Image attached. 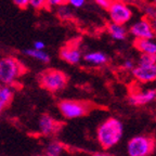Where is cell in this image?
<instances>
[{
    "label": "cell",
    "mask_w": 156,
    "mask_h": 156,
    "mask_svg": "<svg viewBox=\"0 0 156 156\" xmlns=\"http://www.w3.org/2000/svg\"><path fill=\"white\" fill-rule=\"evenodd\" d=\"M124 124L116 117H108L97 128V140L103 150H110L122 141L124 136Z\"/></svg>",
    "instance_id": "6da1fadb"
},
{
    "label": "cell",
    "mask_w": 156,
    "mask_h": 156,
    "mask_svg": "<svg viewBox=\"0 0 156 156\" xmlns=\"http://www.w3.org/2000/svg\"><path fill=\"white\" fill-rule=\"evenodd\" d=\"M39 85L50 92H60L68 83V77L64 72L56 68H47L38 75Z\"/></svg>",
    "instance_id": "7a4b0ae2"
},
{
    "label": "cell",
    "mask_w": 156,
    "mask_h": 156,
    "mask_svg": "<svg viewBox=\"0 0 156 156\" xmlns=\"http://www.w3.org/2000/svg\"><path fill=\"white\" fill-rule=\"evenodd\" d=\"M25 73V67L17 58L3 56L0 58V83L11 86Z\"/></svg>",
    "instance_id": "3957f363"
},
{
    "label": "cell",
    "mask_w": 156,
    "mask_h": 156,
    "mask_svg": "<svg viewBox=\"0 0 156 156\" xmlns=\"http://www.w3.org/2000/svg\"><path fill=\"white\" fill-rule=\"evenodd\" d=\"M156 150V140L149 134H136L127 142L128 156H151Z\"/></svg>",
    "instance_id": "277c9868"
},
{
    "label": "cell",
    "mask_w": 156,
    "mask_h": 156,
    "mask_svg": "<svg viewBox=\"0 0 156 156\" xmlns=\"http://www.w3.org/2000/svg\"><path fill=\"white\" fill-rule=\"evenodd\" d=\"M92 107L91 103L79 100H62L58 104V111L66 119H75L86 116L90 113Z\"/></svg>",
    "instance_id": "5b68a950"
},
{
    "label": "cell",
    "mask_w": 156,
    "mask_h": 156,
    "mask_svg": "<svg viewBox=\"0 0 156 156\" xmlns=\"http://www.w3.org/2000/svg\"><path fill=\"white\" fill-rule=\"evenodd\" d=\"M107 12H108L111 22L120 25H125L128 22H130L132 16H133L131 8L126 2L119 1V0H114L111 7L107 10Z\"/></svg>",
    "instance_id": "8992f818"
},
{
    "label": "cell",
    "mask_w": 156,
    "mask_h": 156,
    "mask_svg": "<svg viewBox=\"0 0 156 156\" xmlns=\"http://www.w3.org/2000/svg\"><path fill=\"white\" fill-rule=\"evenodd\" d=\"M129 34L134 39H154L156 32L152 22L147 19H141L129 27Z\"/></svg>",
    "instance_id": "52a82bcc"
},
{
    "label": "cell",
    "mask_w": 156,
    "mask_h": 156,
    "mask_svg": "<svg viewBox=\"0 0 156 156\" xmlns=\"http://www.w3.org/2000/svg\"><path fill=\"white\" fill-rule=\"evenodd\" d=\"M61 122L49 114H44L38 120V130L42 136H53L61 129Z\"/></svg>",
    "instance_id": "ba28073f"
},
{
    "label": "cell",
    "mask_w": 156,
    "mask_h": 156,
    "mask_svg": "<svg viewBox=\"0 0 156 156\" xmlns=\"http://www.w3.org/2000/svg\"><path fill=\"white\" fill-rule=\"evenodd\" d=\"M156 99V89H146L133 92L128 97V103L131 106H143Z\"/></svg>",
    "instance_id": "9c48e42d"
},
{
    "label": "cell",
    "mask_w": 156,
    "mask_h": 156,
    "mask_svg": "<svg viewBox=\"0 0 156 156\" xmlns=\"http://www.w3.org/2000/svg\"><path fill=\"white\" fill-rule=\"evenodd\" d=\"M60 58L64 62L72 65H77L83 58V52L76 44H67L61 48L60 50Z\"/></svg>",
    "instance_id": "30bf717a"
},
{
    "label": "cell",
    "mask_w": 156,
    "mask_h": 156,
    "mask_svg": "<svg viewBox=\"0 0 156 156\" xmlns=\"http://www.w3.org/2000/svg\"><path fill=\"white\" fill-rule=\"evenodd\" d=\"M131 73L132 76L140 83H153L156 81V64L146 66L136 65Z\"/></svg>",
    "instance_id": "8fae6325"
},
{
    "label": "cell",
    "mask_w": 156,
    "mask_h": 156,
    "mask_svg": "<svg viewBox=\"0 0 156 156\" xmlns=\"http://www.w3.org/2000/svg\"><path fill=\"white\" fill-rule=\"evenodd\" d=\"M107 33H108L111 38L115 41H124L129 35V29H127L125 25L111 22L107 25Z\"/></svg>",
    "instance_id": "7c38bea8"
},
{
    "label": "cell",
    "mask_w": 156,
    "mask_h": 156,
    "mask_svg": "<svg viewBox=\"0 0 156 156\" xmlns=\"http://www.w3.org/2000/svg\"><path fill=\"white\" fill-rule=\"evenodd\" d=\"M83 61L89 65L102 66L108 62V56L103 51H91L83 54Z\"/></svg>",
    "instance_id": "4fadbf2b"
},
{
    "label": "cell",
    "mask_w": 156,
    "mask_h": 156,
    "mask_svg": "<svg viewBox=\"0 0 156 156\" xmlns=\"http://www.w3.org/2000/svg\"><path fill=\"white\" fill-rule=\"evenodd\" d=\"M133 47L140 53H149L156 55V41L154 39H134Z\"/></svg>",
    "instance_id": "5bb4252c"
},
{
    "label": "cell",
    "mask_w": 156,
    "mask_h": 156,
    "mask_svg": "<svg viewBox=\"0 0 156 156\" xmlns=\"http://www.w3.org/2000/svg\"><path fill=\"white\" fill-rule=\"evenodd\" d=\"M13 98V90L10 86L2 85L0 87V114L9 106Z\"/></svg>",
    "instance_id": "9a60e30c"
},
{
    "label": "cell",
    "mask_w": 156,
    "mask_h": 156,
    "mask_svg": "<svg viewBox=\"0 0 156 156\" xmlns=\"http://www.w3.org/2000/svg\"><path fill=\"white\" fill-rule=\"evenodd\" d=\"M23 53L28 56V58H35L36 61L41 62V63L44 64H48L49 62L51 61L50 55L44 50H36L34 48H29V49H25L24 51H23Z\"/></svg>",
    "instance_id": "2e32d148"
},
{
    "label": "cell",
    "mask_w": 156,
    "mask_h": 156,
    "mask_svg": "<svg viewBox=\"0 0 156 156\" xmlns=\"http://www.w3.org/2000/svg\"><path fill=\"white\" fill-rule=\"evenodd\" d=\"M65 152V146L58 141H51L47 144L44 154L47 156H63Z\"/></svg>",
    "instance_id": "e0dca14e"
},
{
    "label": "cell",
    "mask_w": 156,
    "mask_h": 156,
    "mask_svg": "<svg viewBox=\"0 0 156 156\" xmlns=\"http://www.w3.org/2000/svg\"><path fill=\"white\" fill-rule=\"evenodd\" d=\"M156 64V55L155 54L149 53H140V56L138 58V65L146 66Z\"/></svg>",
    "instance_id": "ac0fdd59"
},
{
    "label": "cell",
    "mask_w": 156,
    "mask_h": 156,
    "mask_svg": "<svg viewBox=\"0 0 156 156\" xmlns=\"http://www.w3.org/2000/svg\"><path fill=\"white\" fill-rule=\"evenodd\" d=\"M142 11L144 13V17L150 21L156 17V5H145L142 8Z\"/></svg>",
    "instance_id": "d6986e66"
},
{
    "label": "cell",
    "mask_w": 156,
    "mask_h": 156,
    "mask_svg": "<svg viewBox=\"0 0 156 156\" xmlns=\"http://www.w3.org/2000/svg\"><path fill=\"white\" fill-rule=\"evenodd\" d=\"M65 5H61V7L58 8V15L62 20H69L73 17V12L69 8L65 7Z\"/></svg>",
    "instance_id": "ffe728a7"
},
{
    "label": "cell",
    "mask_w": 156,
    "mask_h": 156,
    "mask_svg": "<svg viewBox=\"0 0 156 156\" xmlns=\"http://www.w3.org/2000/svg\"><path fill=\"white\" fill-rule=\"evenodd\" d=\"M29 5L35 10H42L47 8V2L46 0H30Z\"/></svg>",
    "instance_id": "44dd1931"
},
{
    "label": "cell",
    "mask_w": 156,
    "mask_h": 156,
    "mask_svg": "<svg viewBox=\"0 0 156 156\" xmlns=\"http://www.w3.org/2000/svg\"><path fill=\"white\" fill-rule=\"evenodd\" d=\"M47 7L53 8V7H61V5H67L68 0H46Z\"/></svg>",
    "instance_id": "7402d4cb"
},
{
    "label": "cell",
    "mask_w": 156,
    "mask_h": 156,
    "mask_svg": "<svg viewBox=\"0 0 156 156\" xmlns=\"http://www.w3.org/2000/svg\"><path fill=\"white\" fill-rule=\"evenodd\" d=\"M87 0H68L67 5H69L74 9H80L86 5Z\"/></svg>",
    "instance_id": "603a6c76"
},
{
    "label": "cell",
    "mask_w": 156,
    "mask_h": 156,
    "mask_svg": "<svg viewBox=\"0 0 156 156\" xmlns=\"http://www.w3.org/2000/svg\"><path fill=\"white\" fill-rule=\"evenodd\" d=\"M136 63L133 62V60H130V58H128V60H125L124 63L122 64V67L124 68L125 71H130L132 72L134 69V67H136Z\"/></svg>",
    "instance_id": "cb8c5ba5"
},
{
    "label": "cell",
    "mask_w": 156,
    "mask_h": 156,
    "mask_svg": "<svg viewBox=\"0 0 156 156\" xmlns=\"http://www.w3.org/2000/svg\"><path fill=\"white\" fill-rule=\"evenodd\" d=\"M95 3H97L99 7H101L102 9H105V10H108V8L111 7L112 2L114 0H94Z\"/></svg>",
    "instance_id": "d4e9b609"
},
{
    "label": "cell",
    "mask_w": 156,
    "mask_h": 156,
    "mask_svg": "<svg viewBox=\"0 0 156 156\" xmlns=\"http://www.w3.org/2000/svg\"><path fill=\"white\" fill-rule=\"evenodd\" d=\"M30 0H13V3L20 9H26L29 5Z\"/></svg>",
    "instance_id": "484cf974"
},
{
    "label": "cell",
    "mask_w": 156,
    "mask_h": 156,
    "mask_svg": "<svg viewBox=\"0 0 156 156\" xmlns=\"http://www.w3.org/2000/svg\"><path fill=\"white\" fill-rule=\"evenodd\" d=\"M33 48L36 49V50H44L46 44H44V41H41V40H37V41H35L34 44H33Z\"/></svg>",
    "instance_id": "4316f807"
},
{
    "label": "cell",
    "mask_w": 156,
    "mask_h": 156,
    "mask_svg": "<svg viewBox=\"0 0 156 156\" xmlns=\"http://www.w3.org/2000/svg\"><path fill=\"white\" fill-rule=\"evenodd\" d=\"M91 156H113V155H111V154H108V153H105V152H99V153L92 154Z\"/></svg>",
    "instance_id": "83f0119b"
},
{
    "label": "cell",
    "mask_w": 156,
    "mask_h": 156,
    "mask_svg": "<svg viewBox=\"0 0 156 156\" xmlns=\"http://www.w3.org/2000/svg\"><path fill=\"white\" fill-rule=\"evenodd\" d=\"M151 22H152V25H153L154 29H155V32H156V17H155V19H153V20H152Z\"/></svg>",
    "instance_id": "f1b7e54d"
},
{
    "label": "cell",
    "mask_w": 156,
    "mask_h": 156,
    "mask_svg": "<svg viewBox=\"0 0 156 156\" xmlns=\"http://www.w3.org/2000/svg\"><path fill=\"white\" fill-rule=\"evenodd\" d=\"M119 1H124L125 2V1H128V0H119ZM132 1H134V0H132Z\"/></svg>",
    "instance_id": "f546056e"
},
{
    "label": "cell",
    "mask_w": 156,
    "mask_h": 156,
    "mask_svg": "<svg viewBox=\"0 0 156 156\" xmlns=\"http://www.w3.org/2000/svg\"><path fill=\"white\" fill-rule=\"evenodd\" d=\"M153 2H154V5H156V0H153Z\"/></svg>",
    "instance_id": "4dcf8cb0"
},
{
    "label": "cell",
    "mask_w": 156,
    "mask_h": 156,
    "mask_svg": "<svg viewBox=\"0 0 156 156\" xmlns=\"http://www.w3.org/2000/svg\"><path fill=\"white\" fill-rule=\"evenodd\" d=\"M38 156H47L46 154H44V155H38Z\"/></svg>",
    "instance_id": "1f68e13d"
}]
</instances>
